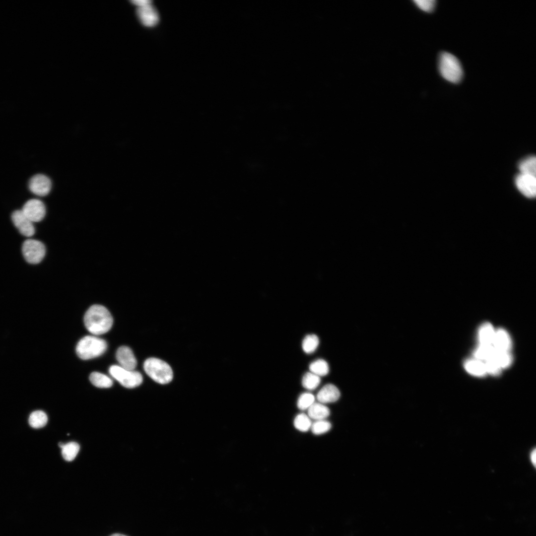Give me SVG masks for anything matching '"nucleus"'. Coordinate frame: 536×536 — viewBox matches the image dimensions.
<instances>
[{
    "mask_svg": "<svg viewBox=\"0 0 536 536\" xmlns=\"http://www.w3.org/2000/svg\"><path fill=\"white\" fill-rule=\"evenodd\" d=\"M84 323L86 329L94 335L105 334L111 328L113 319L108 310L101 305H93L85 313Z\"/></svg>",
    "mask_w": 536,
    "mask_h": 536,
    "instance_id": "f257e3e1",
    "label": "nucleus"
},
{
    "mask_svg": "<svg viewBox=\"0 0 536 536\" xmlns=\"http://www.w3.org/2000/svg\"><path fill=\"white\" fill-rule=\"evenodd\" d=\"M438 68L441 76L447 81L459 82L463 76V70L459 60L453 55L442 53L439 57Z\"/></svg>",
    "mask_w": 536,
    "mask_h": 536,
    "instance_id": "f03ea898",
    "label": "nucleus"
},
{
    "mask_svg": "<svg viewBox=\"0 0 536 536\" xmlns=\"http://www.w3.org/2000/svg\"><path fill=\"white\" fill-rule=\"evenodd\" d=\"M107 347L106 341L96 335H87L82 337L77 343L76 352L83 360H87L100 356Z\"/></svg>",
    "mask_w": 536,
    "mask_h": 536,
    "instance_id": "7ed1b4c3",
    "label": "nucleus"
},
{
    "mask_svg": "<svg viewBox=\"0 0 536 536\" xmlns=\"http://www.w3.org/2000/svg\"><path fill=\"white\" fill-rule=\"evenodd\" d=\"M143 369L150 378L160 384H168L173 378V371L169 365L157 358L147 359L143 363Z\"/></svg>",
    "mask_w": 536,
    "mask_h": 536,
    "instance_id": "20e7f679",
    "label": "nucleus"
},
{
    "mask_svg": "<svg viewBox=\"0 0 536 536\" xmlns=\"http://www.w3.org/2000/svg\"><path fill=\"white\" fill-rule=\"evenodd\" d=\"M109 372L114 378L127 388H135L143 381L142 376L139 372L126 369L119 365L111 366Z\"/></svg>",
    "mask_w": 536,
    "mask_h": 536,
    "instance_id": "39448f33",
    "label": "nucleus"
},
{
    "mask_svg": "<svg viewBox=\"0 0 536 536\" xmlns=\"http://www.w3.org/2000/svg\"><path fill=\"white\" fill-rule=\"evenodd\" d=\"M22 252L27 262L31 264H37L44 258L46 248L41 242L29 239L23 243Z\"/></svg>",
    "mask_w": 536,
    "mask_h": 536,
    "instance_id": "423d86ee",
    "label": "nucleus"
},
{
    "mask_svg": "<svg viewBox=\"0 0 536 536\" xmlns=\"http://www.w3.org/2000/svg\"><path fill=\"white\" fill-rule=\"evenodd\" d=\"M21 210L32 222L41 221L46 214V207L44 203L41 201L35 199L27 201Z\"/></svg>",
    "mask_w": 536,
    "mask_h": 536,
    "instance_id": "0eeeda50",
    "label": "nucleus"
},
{
    "mask_svg": "<svg viewBox=\"0 0 536 536\" xmlns=\"http://www.w3.org/2000/svg\"><path fill=\"white\" fill-rule=\"evenodd\" d=\"M28 188L34 194L41 197L47 195L52 188V182L47 176L38 174L33 176L29 180Z\"/></svg>",
    "mask_w": 536,
    "mask_h": 536,
    "instance_id": "6e6552de",
    "label": "nucleus"
},
{
    "mask_svg": "<svg viewBox=\"0 0 536 536\" xmlns=\"http://www.w3.org/2000/svg\"><path fill=\"white\" fill-rule=\"evenodd\" d=\"M518 190L525 197L534 198L536 195V176L519 173L515 179Z\"/></svg>",
    "mask_w": 536,
    "mask_h": 536,
    "instance_id": "1a4fd4ad",
    "label": "nucleus"
},
{
    "mask_svg": "<svg viewBox=\"0 0 536 536\" xmlns=\"http://www.w3.org/2000/svg\"><path fill=\"white\" fill-rule=\"evenodd\" d=\"M136 13L141 23L147 27L154 26L159 21L158 11L151 3L137 6Z\"/></svg>",
    "mask_w": 536,
    "mask_h": 536,
    "instance_id": "9d476101",
    "label": "nucleus"
},
{
    "mask_svg": "<svg viewBox=\"0 0 536 536\" xmlns=\"http://www.w3.org/2000/svg\"><path fill=\"white\" fill-rule=\"evenodd\" d=\"M11 220L22 235L30 237L34 234L35 229L33 222L24 214L21 210L14 211L11 214Z\"/></svg>",
    "mask_w": 536,
    "mask_h": 536,
    "instance_id": "9b49d317",
    "label": "nucleus"
},
{
    "mask_svg": "<svg viewBox=\"0 0 536 536\" xmlns=\"http://www.w3.org/2000/svg\"><path fill=\"white\" fill-rule=\"evenodd\" d=\"M116 359L119 366L128 370H134L137 361L132 349L126 346H122L116 351Z\"/></svg>",
    "mask_w": 536,
    "mask_h": 536,
    "instance_id": "f8f14e48",
    "label": "nucleus"
},
{
    "mask_svg": "<svg viewBox=\"0 0 536 536\" xmlns=\"http://www.w3.org/2000/svg\"><path fill=\"white\" fill-rule=\"evenodd\" d=\"M340 396L338 389L334 385L328 384L318 392L317 399L319 402L325 404L337 401Z\"/></svg>",
    "mask_w": 536,
    "mask_h": 536,
    "instance_id": "ddd939ff",
    "label": "nucleus"
},
{
    "mask_svg": "<svg viewBox=\"0 0 536 536\" xmlns=\"http://www.w3.org/2000/svg\"><path fill=\"white\" fill-rule=\"evenodd\" d=\"M492 345L497 350L508 351L510 349L511 339L505 330L499 329L495 332Z\"/></svg>",
    "mask_w": 536,
    "mask_h": 536,
    "instance_id": "4468645a",
    "label": "nucleus"
},
{
    "mask_svg": "<svg viewBox=\"0 0 536 536\" xmlns=\"http://www.w3.org/2000/svg\"><path fill=\"white\" fill-rule=\"evenodd\" d=\"M307 410L308 416L315 421L325 419L330 414L329 408L319 402H315Z\"/></svg>",
    "mask_w": 536,
    "mask_h": 536,
    "instance_id": "2eb2a0df",
    "label": "nucleus"
},
{
    "mask_svg": "<svg viewBox=\"0 0 536 536\" xmlns=\"http://www.w3.org/2000/svg\"><path fill=\"white\" fill-rule=\"evenodd\" d=\"M495 332L492 325L488 323H483L479 331V340L480 345H492Z\"/></svg>",
    "mask_w": 536,
    "mask_h": 536,
    "instance_id": "dca6fc26",
    "label": "nucleus"
},
{
    "mask_svg": "<svg viewBox=\"0 0 536 536\" xmlns=\"http://www.w3.org/2000/svg\"><path fill=\"white\" fill-rule=\"evenodd\" d=\"M518 168L520 173L536 176V157L531 155L522 159L518 164Z\"/></svg>",
    "mask_w": 536,
    "mask_h": 536,
    "instance_id": "f3484780",
    "label": "nucleus"
},
{
    "mask_svg": "<svg viewBox=\"0 0 536 536\" xmlns=\"http://www.w3.org/2000/svg\"><path fill=\"white\" fill-rule=\"evenodd\" d=\"M59 446L62 449L63 457L67 461L73 460L79 451V446L75 442H70L66 444L60 443Z\"/></svg>",
    "mask_w": 536,
    "mask_h": 536,
    "instance_id": "a211bd4d",
    "label": "nucleus"
},
{
    "mask_svg": "<svg viewBox=\"0 0 536 536\" xmlns=\"http://www.w3.org/2000/svg\"><path fill=\"white\" fill-rule=\"evenodd\" d=\"M91 383L95 387L108 388L113 385V380L108 376L98 372H93L89 376Z\"/></svg>",
    "mask_w": 536,
    "mask_h": 536,
    "instance_id": "6ab92c4d",
    "label": "nucleus"
},
{
    "mask_svg": "<svg viewBox=\"0 0 536 536\" xmlns=\"http://www.w3.org/2000/svg\"><path fill=\"white\" fill-rule=\"evenodd\" d=\"M465 367L468 372L475 376H483L487 372L484 364L475 359L467 360Z\"/></svg>",
    "mask_w": 536,
    "mask_h": 536,
    "instance_id": "aec40b11",
    "label": "nucleus"
},
{
    "mask_svg": "<svg viewBox=\"0 0 536 536\" xmlns=\"http://www.w3.org/2000/svg\"><path fill=\"white\" fill-rule=\"evenodd\" d=\"M30 425L34 428H40L47 424L48 417L47 414L42 410H36L32 412L28 419Z\"/></svg>",
    "mask_w": 536,
    "mask_h": 536,
    "instance_id": "412c9836",
    "label": "nucleus"
},
{
    "mask_svg": "<svg viewBox=\"0 0 536 536\" xmlns=\"http://www.w3.org/2000/svg\"><path fill=\"white\" fill-rule=\"evenodd\" d=\"M311 372L319 376L327 375L329 372V366L324 359H319L312 362L309 365Z\"/></svg>",
    "mask_w": 536,
    "mask_h": 536,
    "instance_id": "4be33fe9",
    "label": "nucleus"
},
{
    "mask_svg": "<svg viewBox=\"0 0 536 536\" xmlns=\"http://www.w3.org/2000/svg\"><path fill=\"white\" fill-rule=\"evenodd\" d=\"M312 423L308 415L303 413L298 414L294 420V427L301 432L308 431L311 428Z\"/></svg>",
    "mask_w": 536,
    "mask_h": 536,
    "instance_id": "5701e85b",
    "label": "nucleus"
},
{
    "mask_svg": "<svg viewBox=\"0 0 536 536\" xmlns=\"http://www.w3.org/2000/svg\"><path fill=\"white\" fill-rule=\"evenodd\" d=\"M321 382L320 377L311 372L305 373L302 380L303 387L309 390H315Z\"/></svg>",
    "mask_w": 536,
    "mask_h": 536,
    "instance_id": "b1692460",
    "label": "nucleus"
},
{
    "mask_svg": "<svg viewBox=\"0 0 536 536\" xmlns=\"http://www.w3.org/2000/svg\"><path fill=\"white\" fill-rule=\"evenodd\" d=\"M319 343L318 337L314 334L306 335L302 341V348L307 353H311L315 351Z\"/></svg>",
    "mask_w": 536,
    "mask_h": 536,
    "instance_id": "393cba45",
    "label": "nucleus"
},
{
    "mask_svg": "<svg viewBox=\"0 0 536 536\" xmlns=\"http://www.w3.org/2000/svg\"><path fill=\"white\" fill-rule=\"evenodd\" d=\"M495 348L492 345H480L474 352L475 358L479 360H487L492 358Z\"/></svg>",
    "mask_w": 536,
    "mask_h": 536,
    "instance_id": "a878e982",
    "label": "nucleus"
},
{
    "mask_svg": "<svg viewBox=\"0 0 536 536\" xmlns=\"http://www.w3.org/2000/svg\"><path fill=\"white\" fill-rule=\"evenodd\" d=\"M499 364L501 368L508 367L512 362V356L508 351L497 350L495 351L492 357Z\"/></svg>",
    "mask_w": 536,
    "mask_h": 536,
    "instance_id": "bb28decb",
    "label": "nucleus"
},
{
    "mask_svg": "<svg viewBox=\"0 0 536 536\" xmlns=\"http://www.w3.org/2000/svg\"><path fill=\"white\" fill-rule=\"evenodd\" d=\"M331 423L325 419L316 420L312 423L311 429L315 435H321L328 432L331 428Z\"/></svg>",
    "mask_w": 536,
    "mask_h": 536,
    "instance_id": "cd10ccee",
    "label": "nucleus"
},
{
    "mask_svg": "<svg viewBox=\"0 0 536 536\" xmlns=\"http://www.w3.org/2000/svg\"><path fill=\"white\" fill-rule=\"evenodd\" d=\"M314 402V396L310 393H304L298 398L297 405L299 409L304 410L308 409Z\"/></svg>",
    "mask_w": 536,
    "mask_h": 536,
    "instance_id": "c85d7f7f",
    "label": "nucleus"
},
{
    "mask_svg": "<svg viewBox=\"0 0 536 536\" xmlns=\"http://www.w3.org/2000/svg\"><path fill=\"white\" fill-rule=\"evenodd\" d=\"M484 364L486 372L493 375H498L500 374L501 367L493 358L486 360Z\"/></svg>",
    "mask_w": 536,
    "mask_h": 536,
    "instance_id": "c756f323",
    "label": "nucleus"
},
{
    "mask_svg": "<svg viewBox=\"0 0 536 536\" xmlns=\"http://www.w3.org/2000/svg\"><path fill=\"white\" fill-rule=\"evenodd\" d=\"M413 1L419 8L426 12L432 11L436 4L434 0H415Z\"/></svg>",
    "mask_w": 536,
    "mask_h": 536,
    "instance_id": "7c9ffc66",
    "label": "nucleus"
},
{
    "mask_svg": "<svg viewBox=\"0 0 536 536\" xmlns=\"http://www.w3.org/2000/svg\"><path fill=\"white\" fill-rule=\"evenodd\" d=\"M131 2L137 6H140L144 5L147 4L151 3V0H132Z\"/></svg>",
    "mask_w": 536,
    "mask_h": 536,
    "instance_id": "2f4dec72",
    "label": "nucleus"
},
{
    "mask_svg": "<svg viewBox=\"0 0 536 536\" xmlns=\"http://www.w3.org/2000/svg\"><path fill=\"white\" fill-rule=\"evenodd\" d=\"M530 460L534 467H536V449H533L530 454Z\"/></svg>",
    "mask_w": 536,
    "mask_h": 536,
    "instance_id": "473e14b6",
    "label": "nucleus"
},
{
    "mask_svg": "<svg viewBox=\"0 0 536 536\" xmlns=\"http://www.w3.org/2000/svg\"><path fill=\"white\" fill-rule=\"evenodd\" d=\"M111 536H126L122 535V534H113V535H111Z\"/></svg>",
    "mask_w": 536,
    "mask_h": 536,
    "instance_id": "72a5a7b5",
    "label": "nucleus"
}]
</instances>
